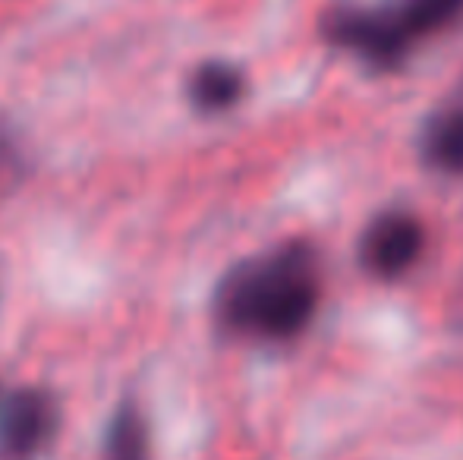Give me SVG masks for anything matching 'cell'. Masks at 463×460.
Here are the masks:
<instances>
[{
  "mask_svg": "<svg viewBox=\"0 0 463 460\" xmlns=\"http://www.w3.org/2000/svg\"><path fill=\"white\" fill-rule=\"evenodd\" d=\"M322 306V258L309 239H284L224 271L212 296L214 325L256 344H293Z\"/></svg>",
  "mask_w": 463,
  "mask_h": 460,
  "instance_id": "obj_1",
  "label": "cell"
},
{
  "mask_svg": "<svg viewBox=\"0 0 463 460\" xmlns=\"http://www.w3.org/2000/svg\"><path fill=\"white\" fill-rule=\"evenodd\" d=\"M318 32L328 48L347 54L369 73H397L420 44L394 0H378V4L341 0L322 13Z\"/></svg>",
  "mask_w": 463,
  "mask_h": 460,
  "instance_id": "obj_2",
  "label": "cell"
},
{
  "mask_svg": "<svg viewBox=\"0 0 463 460\" xmlns=\"http://www.w3.org/2000/svg\"><path fill=\"white\" fill-rule=\"evenodd\" d=\"M429 230L416 211L388 205L363 224L356 239V262L375 281H401L422 262Z\"/></svg>",
  "mask_w": 463,
  "mask_h": 460,
  "instance_id": "obj_3",
  "label": "cell"
},
{
  "mask_svg": "<svg viewBox=\"0 0 463 460\" xmlns=\"http://www.w3.org/2000/svg\"><path fill=\"white\" fill-rule=\"evenodd\" d=\"M61 407L44 388H16L0 398V460H42L57 438Z\"/></svg>",
  "mask_w": 463,
  "mask_h": 460,
  "instance_id": "obj_4",
  "label": "cell"
},
{
  "mask_svg": "<svg viewBox=\"0 0 463 460\" xmlns=\"http://www.w3.org/2000/svg\"><path fill=\"white\" fill-rule=\"evenodd\" d=\"M246 73L233 61L212 57L202 61L186 80V101L202 117H224L237 111L246 99Z\"/></svg>",
  "mask_w": 463,
  "mask_h": 460,
  "instance_id": "obj_5",
  "label": "cell"
},
{
  "mask_svg": "<svg viewBox=\"0 0 463 460\" xmlns=\"http://www.w3.org/2000/svg\"><path fill=\"white\" fill-rule=\"evenodd\" d=\"M416 155L439 177H463V105H441L420 123Z\"/></svg>",
  "mask_w": 463,
  "mask_h": 460,
  "instance_id": "obj_6",
  "label": "cell"
},
{
  "mask_svg": "<svg viewBox=\"0 0 463 460\" xmlns=\"http://www.w3.org/2000/svg\"><path fill=\"white\" fill-rule=\"evenodd\" d=\"M101 460H152V432L136 400H120L104 423Z\"/></svg>",
  "mask_w": 463,
  "mask_h": 460,
  "instance_id": "obj_7",
  "label": "cell"
},
{
  "mask_svg": "<svg viewBox=\"0 0 463 460\" xmlns=\"http://www.w3.org/2000/svg\"><path fill=\"white\" fill-rule=\"evenodd\" d=\"M394 4L420 44L463 23V0H394Z\"/></svg>",
  "mask_w": 463,
  "mask_h": 460,
  "instance_id": "obj_8",
  "label": "cell"
}]
</instances>
